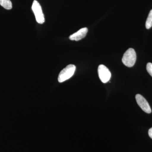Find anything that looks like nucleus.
Masks as SVG:
<instances>
[{
    "mask_svg": "<svg viewBox=\"0 0 152 152\" xmlns=\"http://www.w3.org/2000/svg\"><path fill=\"white\" fill-rule=\"evenodd\" d=\"M137 55L134 50L129 48L125 52L122 58L123 64L128 67H132L135 64Z\"/></svg>",
    "mask_w": 152,
    "mask_h": 152,
    "instance_id": "nucleus-1",
    "label": "nucleus"
},
{
    "mask_svg": "<svg viewBox=\"0 0 152 152\" xmlns=\"http://www.w3.org/2000/svg\"><path fill=\"white\" fill-rule=\"evenodd\" d=\"M75 70V66L73 64L69 65L60 72L58 81L59 83H63L69 80L73 75Z\"/></svg>",
    "mask_w": 152,
    "mask_h": 152,
    "instance_id": "nucleus-2",
    "label": "nucleus"
},
{
    "mask_svg": "<svg viewBox=\"0 0 152 152\" xmlns=\"http://www.w3.org/2000/svg\"><path fill=\"white\" fill-rule=\"evenodd\" d=\"M32 9L36 19V20L39 24H43L45 23V19L44 15L42 10V7L37 1H34L32 6Z\"/></svg>",
    "mask_w": 152,
    "mask_h": 152,
    "instance_id": "nucleus-3",
    "label": "nucleus"
},
{
    "mask_svg": "<svg viewBox=\"0 0 152 152\" xmlns=\"http://www.w3.org/2000/svg\"><path fill=\"white\" fill-rule=\"evenodd\" d=\"M98 75L101 81L104 83L109 81L111 77V73L108 69L104 65L98 67Z\"/></svg>",
    "mask_w": 152,
    "mask_h": 152,
    "instance_id": "nucleus-4",
    "label": "nucleus"
},
{
    "mask_svg": "<svg viewBox=\"0 0 152 152\" xmlns=\"http://www.w3.org/2000/svg\"><path fill=\"white\" fill-rule=\"evenodd\" d=\"M136 99L137 103L143 111L148 114L151 113V109L149 104L143 96L138 94L136 95Z\"/></svg>",
    "mask_w": 152,
    "mask_h": 152,
    "instance_id": "nucleus-5",
    "label": "nucleus"
},
{
    "mask_svg": "<svg viewBox=\"0 0 152 152\" xmlns=\"http://www.w3.org/2000/svg\"><path fill=\"white\" fill-rule=\"evenodd\" d=\"M88 31V29L87 28H82L77 32L71 35L69 37V39L72 41L80 40L86 37Z\"/></svg>",
    "mask_w": 152,
    "mask_h": 152,
    "instance_id": "nucleus-6",
    "label": "nucleus"
},
{
    "mask_svg": "<svg viewBox=\"0 0 152 152\" xmlns=\"http://www.w3.org/2000/svg\"><path fill=\"white\" fill-rule=\"evenodd\" d=\"M0 5L7 10H11L12 7L10 0H0Z\"/></svg>",
    "mask_w": 152,
    "mask_h": 152,
    "instance_id": "nucleus-7",
    "label": "nucleus"
},
{
    "mask_svg": "<svg viewBox=\"0 0 152 152\" xmlns=\"http://www.w3.org/2000/svg\"><path fill=\"white\" fill-rule=\"evenodd\" d=\"M145 26L148 29H150L152 27V10L150 11L148 18H147Z\"/></svg>",
    "mask_w": 152,
    "mask_h": 152,
    "instance_id": "nucleus-8",
    "label": "nucleus"
},
{
    "mask_svg": "<svg viewBox=\"0 0 152 152\" xmlns=\"http://www.w3.org/2000/svg\"><path fill=\"white\" fill-rule=\"evenodd\" d=\"M148 73L152 77V64L151 63H148L146 67Z\"/></svg>",
    "mask_w": 152,
    "mask_h": 152,
    "instance_id": "nucleus-9",
    "label": "nucleus"
},
{
    "mask_svg": "<svg viewBox=\"0 0 152 152\" xmlns=\"http://www.w3.org/2000/svg\"><path fill=\"white\" fill-rule=\"evenodd\" d=\"M148 134L150 137L152 139V128H151L148 131Z\"/></svg>",
    "mask_w": 152,
    "mask_h": 152,
    "instance_id": "nucleus-10",
    "label": "nucleus"
}]
</instances>
